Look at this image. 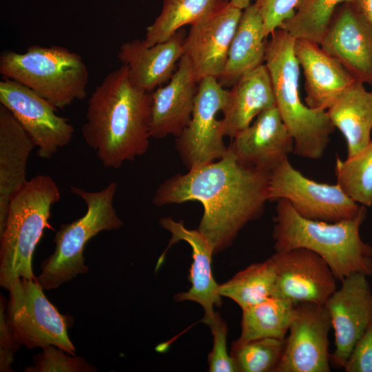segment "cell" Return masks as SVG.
I'll list each match as a JSON object with an SVG mask.
<instances>
[{"label":"cell","instance_id":"obj_1","mask_svg":"<svg viewBox=\"0 0 372 372\" xmlns=\"http://www.w3.org/2000/svg\"><path fill=\"white\" fill-rule=\"evenodd\" d=\"M269 176L240 163L228 149L217 161L165 180L152 202L157 206L200 202L204 211L198 229L216 254L229 247L248 223L261 216L269 200Z\"/></svg>","mask_w":372,"mask_h":372},{"label":"cell","instance_id":"obj_2","mask_svg":"<svg viewBox=\"0 0 372 372\" xmlns=\"http://www.w3.org/2000/svg\"><path fill=\"white\" fill-rule=\"evenodd\" d=\"M150 118V93L136 87L122 65L90 97L83 137L104 167L118 169L147 151Z\"/></svg>","mask_w":372,"mask_h":372},{"label":"cell","instance_id":"obj_3","mask_svg":"<svg viewBox=\"0 0 372 372\" xmlns=\"http://www.w3.org/2000/svg\"><path fill=\"white\" fill-rule=\"evenodd\" d=\"M366 216L359 214L335 223L313 220L300 216L285 198L277 200L272 237L277 252L296 248L309 249L323 258L337 280L355 273L372 275V247L360 238Z\"/></svg>","mask_w":372,"mask_h":372},{"label":"cell","instance_id":"obj_4","mask_svg":"<svg viewBox=\"0 0 372 372\" xmlns=\"http://www.w3.org/2000/svg\"><path fill=\"white\" fill-rule=\"evenodd\" d=\"M269 36L265 64L271 80L276 106L294 141L293 153L319 159L335 128L327 110L311 109L301 101L300 65L294 52L296 39L282 28Z\"/></svg>","mask_w":372,"mask_h":372},{"label":"cell","instance_id":"obj_5","mask_svg":"<svg viewBox=\"0 0 372 372\" xmlns=\"http://www.w3.org/2000/svg\"><path fill=\"white\" fill-rule=\"evenodd\" d=\"M61 198L59 188L48 175L28 180L11 199L0 235V285L8 289L18 278L34 279L32 256L49 223L52 206Z\"/></svg>","mask_w":372,"mask_h":372},{"label":"cell","instance_id":"obj_6","mask_svg":"<svg viewBox=\"0 0 372 372\" xmlns=\"http://www.w3.org/2000/svg\"><path fill=\"white\" fill-rule=\"evenodd\" d=\"M0 73L32 90L57 110L87 96L89 73L79 54L59 46L31 45L0 56Z\"/></svg>","mask_w":372,"mask_h":372},{"label":"cell","instance_id":"obj_7","mask_svg":"<svg viewBox=\"0 0 372 372\" xmlns=\"http://www.w3.org/2000/svg\"><path fill=\"white\" fill-rule=\"evenodd\" d=\"M116 189L114 181L97 192L70 186V192L83 199L87 211L77 220L61 225L56 232L54 251L41 262V272L36 278L43 289L58 288L77 275L87 272L83 256L87 242L101 231L122 227L123 222L113 205Z\"/></svg>","mask_w":372,"mask_h":372},{"label":"cell","instance_id":"obj_8","mask_svg":"<svg viewBox=\"0 0 372 372\" xmlns=\"http://www.w3.org/2000/svg\"><path fill=\"white\" fill-rule=\"evenodd\" d=\"M8 290L6 319L21 345L28 349L54 346L74 355L76 349L68 333L72 318L57 310L36 279L18 278Z\"/></svg>","mask_w":372,"mask_h":372},{"label":"cell","instance_id":"obj_9","mask_svg":"<svg viewBox=\"0 0 372 372\" xmlns=\"http://www.w3.org/2000/svg\"><path fill=\"white\" fill-rule=\"evenodd\" d=\"M287 199L301 216L335 223L357 216L363 205L338 185L318 183L304 176L285 160L270 174L269 200Z\"/></svg>","mask_w":372,"mask_h":372},{"label":"cell","instance_id":"obj_10","mask_svg":"<svg viewBox=\"0 0 372 372\" xmlns=\"http://www.w3.org/2000/svg\"><path fill=\"white\" fill-rule=\"evenodd\" d=\"M228 91L214 77L198 83L191 120L176 139V149L188 169L219 160L227 153L222 121L216 115L227 103Z\"/></svg>","mask_w":372,"mask_h":372},{"label":"cell","instance_id":"obj_11","mask_svg":"<svg viewBox=\"0 0 372 372\" xmlns=\"http://www.w3.org/2000/svg\"><path fill=\"white\" fill-rule=\"evenodd\" d=\"M0 103L23 127L43 159L51 158L72 141L74 127L57 109L32 90L10 79L0 81Z\"/></svg>","mask_w":372,"mask_h":372},{"label":"cell","instance_id":"obj_12","mask_svg":"<svg viewBox=\"0 0 372 372\" xmlns=\"http://www.w3.org/2000/svg\"><path fill=\"white\" fill-rule=\"evenodd\" d=\"M331 321L324 305L295 304L285 349L275 372H329Z\"/></svg>","mask_w":372,"mask_h":372},{"label":"cell","instance_id":"obj_13","mask_svg":"<svg viewBox=\"0 0 372 372\" xmlns=\"http://www.w3.org/2000/svg\"><path fill=\"white\" fill-rule=\"evenodd\" d=\"M366 277L355 273L345 278L324 304L335 337L330 362L338 367L344 366L356 342L372 323V291Z\"/></svg>","mask_w":372,"mask_h":372},{"label":"cell","instance_id":"obj_14","mask_svg":"<svg viewBox=\"0 0 372 372\" xmlns=\"http://www.w3.org/2000/svg\"><path fill=\"white\" fill-rule=\"evenodd\" d=\"M276 273L273 296L293 302L324 305L337 289L338 280L328 264L316 253L296 248L271 256Z\"/></svg>","mask_w":372,"mask_h":372},{"label":"cell","instance_id":"obj_15","mask_svg":"<svg viewBox=\"0 0 372 372\" xmlns=\"http://www.w3.org/2000/svg\"><path fill=\"white\" fill-rule=\"evenodd\" d=\"M242 10L227 1L221 8L191 25L183 43V54L189 61L195 77L218 79L227 59Z\"/></svg>","mask_w":372,"mask_h":372},{"label":"cell","instance_id":"obj_16","mask_svg":"<svg viewBox=\"0 0 372 372\" xmlns=\"http://www.w3.org/2000/svg\"><path fill=\"white\" fill-rule=\"evenodd\" d=\"M320 45L356 81L372 85V27L351 2L338 7Z\"/></svg>","mask_w":372,"mask_h":372},{"label":"cell","instance_id":"obj_17","mask_svg":"<svg viewBox=\"0 0 372 372\" xmlns=\"http://www.w3.org/2000/svg\"><path fill=\"white\" fill-rule=\"evenodd\" d=\"M294 141L276 106L258 114L228 147L240 163L271 173L293 152Z\"/></svg>","mask_w":372,"mask_h":372},{"label":"cell","instance_id":"obj_18","mask_svg":"<svg viewBox=\"0 0 372 372\" xmlns=\"http://www.w3.org/2000/svg\"><path fill=\"white\" fill-rule=\"evenodd\" d=\"M198 87L189 59L183 55L169 83L150 92V135L178 136L188 125Z\"/></svg>","mask_w":372,"mask_h":372},{"label":"cell","instance_id":"obj_19","mask_svg":"<svg viewBox=\"0 0 372 372\" xmlns=\"http://www.w3.org/2000/svg\"><path fill=\"white\" fill-rule=\"evenodd\" d=\"M159 224L172 235L167 249L179 241L187 242L192 249L191 287L187 291L176 294L174 300L199 304L204 309L201 321L207 325L216 313L214 307H219L222 304L220 284L214 279L211 269L213 249L198 229H187L182 222L176 221L171 217L161 218Z\"/></svg>","mask_w":372,"mask_h":372},{"label":"cell","instance_id":"obj_20","mask_svg":"<svg viewBox=\"0 0 372 372\" xmlns=\"http://www.w3.org/2000/svg\"><path fill=\"white\" fill-rule=\"evenodd\" d=\"M294 52L304 76L305 104L327 110L356 80L318 43L296 39Z\"/></svg>","mask_w":372,"mask_h":372},{"label":"cell","instance_id":"obj_21","mask_svg":"<svg viewBox=\"0 0 372 372\" xmlns=\"http://www.w3.org/2000/svg\"><path fill=\"white\" fill-rule=\"evenodd\" d=\"M184 40L180 30L152 46H147L143 40H132L121 45L117 58L127 68L131 82L150 93L172 78L183 54Z\"/></svg>","mask_w":372,"mask_h":372},{"label":"cell","instance_id":"obj_22","mask_svg":"<svg viewBox=\"0 0 372 372\" xmlns=\"http://www.w3.org/2000/svg\"><path fill=\"white\" fill-rule=\"evenodd\" d=\"M32 140L6 107L0 105V235L3 233L13 196L27 183Z\"/></svg>","mask_w":372,"mask_h":372},{"label":"cell","instance_id":"obj_23","mask_svg":"<svg viewBox=\"0 0 372 372\" xmlns=\"http://www.w3.org/2000/svg\"><path fill=\"white\" fill-rule=\"evenodd\" d=\"M274 106L271 80L263 63L240 76L228 91L222 111L224 135L233 138L249 127L258 114Z\"/></svg>","mask_w":372,"mask_h":372},{"label":"cell","instance_id":"obj_24","mask_svg":"<svg viewBox=\"0 0 372 372\" xmlns=\"http://www.w3.org/2000/svg\"><path fill=\"white\" fill-rule=\"evenodd\" d=\"M266 39L262 17L254 3L250 4L242 13L218 79L223 87H231L243 74L264 63Z\"/></svg>","mask_w":372,"mask_h":372},{"label":"cell","instance_id":"obj_25","mask_svg":"<svg viewBox=\"0 0 372 372\" xmlns=\"http://www.w3.org/2000/svg\"><path fill=\"white\" fill-rule=\"evenodd\" d=\"M335 127L344 136L347 157L364 149L371 142L372 92L356 81L327 110Z\"/></svg>","mask_w":372,"mask_h":372},{"label":"cell","instance_id":"obj_26","mask_svg":"<svg viewBox=\"0 0 372 372\" xmlns=\"http://www.w3.org/2000/svg\"><path fill=\"white\" fill-rule=\"evenodd\" d=\"M294 307L292 301L272 296L242 309L240 334L233 343L241 344L262 338L285 340Z\"/></svg>","mask_w":372,"mask_h":372},{"label":"cell","instance_id":"obj_27","mask_svg":"<svg viewBox=\"0 0 372 372\" xmlns=\"http://www.w3.org/2000/svg\"><path fill=\"white\" fill-rule=\"evenodd\" d=\"M227 0H163L160 14L143 40L152 46L168 40L185 25L194 24L221 8Z\"/></svg>","mask_w":372,"mask_h":372},{"label":"cell","instance_id":"obj_28","mask_svg":"<svg viewBox=\"0 0 372 372\" xmlns=\"http://www.w3.org/2000/svg\"><path fill=\"white\" fill-rule=\"evenodd\" d=\"M276 280V267L269 257L263 262L250 265L220 284L219 293L222 297L232 300L242 310L272 296Z\"/></svg>","mask_w":372,"mask_h":372},{"label":"cell","instance_id":"obj_29","mask_svg":"<svg viewBox=\"0 0 372 372\" xmlns=\"http://www.w3.org/2000/svg\"><path fill=\"white\" fill-rule=\"evenodd\" d=\"M352 0H299L294 14L280 28L295 39L320 44L339 6Z\"/></svg>","mask_w":372,"mask_h":372},{"label":"cell","instance_id":"obj_30","mask_svg":"<svg viewBox=\"0 0 372 372\" xmlns=\"http://www.w3.org/2000/svg\"><path fill=\"white\" fill-rule=\"evenodd\" d=\"M337 184L353 200L364 206L372 205V141L368 146L345 161L337 157Z\"/></svg>","mask_w":372,"mask_h":372},{"label":"cell","instance_id":"obj_31","mask_svg":"<svg viewBox=\"0 0 372 372\" xmlns=\"http://www.w3.org/2000/svg\"><path fill=\"white\" fill-rule=\"evenodd\" d=\"M285 339L262 338L241 344L232 343L231 355L238 372H275Z\"/></svg>","mask_w":372,"mask_h":372},{"label":"cell","instance_id":"obj_32","mask_svg":"<svg viewBox=\"0 0 372 372\" xmlns=\"http://www.w3.org/2000/svg\"><path fill=\"white\" fill-rule=\"evenodd\" d=\"M63 349L54 346L43 348L41 353L34 357V365L26 367L25 372H93L96 367L84 358L70 357Z\"/></svg>","mask_w":372,"mask_h":372},{"label":"cell","instance_id":"obj_33","mask_svg":"<svg viewBox=\"0 0 372 372\" xmlns=\"http://www.w3.org/2000/svg\"><path fill=\"white\" fill-rule=\"evenodd\" d=\"M213 338V346L208 355L209 372H238L227 348V326L218 312L207 324Z\"/></svg>","mask_w":372,"mask_h":372},{"label":"cell","instance_id":"obj_34","mask_svg":"<svg viewBox=\"0 0 372 372\" xmlns=\"http://www.w3.org/2000/svg\"><path fill=\"white\" fill-rule=\"evenodd\" d=\"M299 0H255L264 26V33L269 37L295 13Z\"/></svg>","mask_w":372,"mask_h":372},{"label":"cell","instance_id":"obj_35","mask_svg":"<svg viewBox=\"0 0 372 372\" xmlns=\"http://www.w3.org/2000/svg\"><path fill=\"white\" fill-rule=\"evenodd\" d=\"M343 368L346 372H372V323L356 342Z\"/></svg>","mask_w":372,"mask_h":372},{"label":"cell","instance_id":"obj_36","mask_svg":"<svg viewBox=\"0 0 372 372\" xmlns=\"http://www.w3.org/2000/svg\"><path fill=\"white\" fill-rule=\"evenodd\" d=\"M0 302V371H12L11 364L14 355L21 345L9 328L5 311V299L1 296Z\"/></svg>","mask_w":372,"mask_h":372},{"label":"cell","instance_id":"obj_37","mask_svg":"<svg viewBox=\"0 0 372 372\" xmlns=\"http://www.w3.org/2000/svg\"><path fill=\"white\" fill-rule=\"evenodd\" d=\"M351 3L372 27V0H352Z\"/></svg>","mask_w":372,"mask_h":372},{"label":"cell","instance_id":"obj_38","mask_svg":"<svg viewBox=\"0 0 372 372\" xmlns=\"http://www.w3.org/2000/svg\"><path fill=\"white\" fill-rule=\"evenodd\" d=\"M251 0H230L229 3L240 10L245 9L251 4Z\"/></svg>","mask_w":372,"mask_h":372}]
</instances>
